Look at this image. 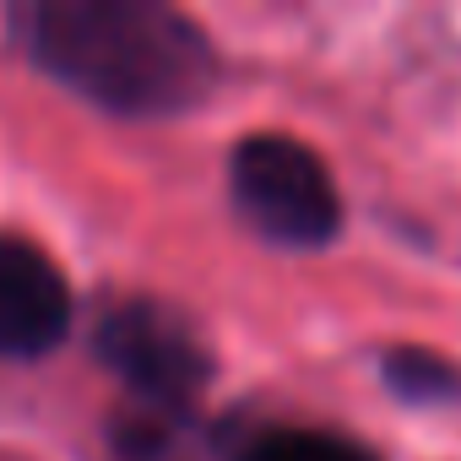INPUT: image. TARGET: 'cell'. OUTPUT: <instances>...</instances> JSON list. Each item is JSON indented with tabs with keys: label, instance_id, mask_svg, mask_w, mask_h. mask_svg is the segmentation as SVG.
Segmentation results:
<instances>
[{
	"label": "cell",
	"instance_id": "obj_1",
	"mask_svg": "<svg viewBox=\"0 0 461 461\" xmlns=\"http://www.w3.org/2000/svg\"><path fill=\"white\" fill-rule=\"evenodd\" d=\"M12 23L44 77L109 114L168 120L217 87L212 39L158 0H33Z\"/></svg>",
	"mask_w": 461,
	"mask_h": 461
},
{
	"label": "cell",
	"instance_id": "obj_2",
	"mask_svg": "<svg viewBox=\"0 0 461 461\" xmlns=\"http://www.w3.org/2000/svg\"><path fill=\"white\" fill-rule=\"evenodd\" d=\"M228 190L245 222L283 250H321L342 234V195L315 147L261 131L245 136L228 163Z\"/></svg>",
	"mask_w": 461,
	"mask_h": 461
},
{
	"label": "cell",
	"instance_id": "obj_3",
	"mask_svg": "<svg viewBox=\"0 0 461 461\" xmlns=\"http://www.w3.org/2000/svg\"><path fill=\"white\" fill-rule=\"evenodd\" d=\"M98 358L125 380L152 423H185L212 380V353L201 331L158 299H125L98 321Z\"/></svg>",
	"mask_w": 461,
	"mask_h": 461
},
{
	"label": "cell",
	"instance_id": "obj_4",
	"mask_svg": "<svg viewBox=\"0 0 461 461\" xmlns=\"http://www.w3.org/2000/svg\"><path fill=\"white\" fill-rule=\"evenodd\" d=\"M71 326V288L60 267L17 234H0V353L44 358Z\"/></svg>",
	"mask_w": 461,
	"mask_h": 461
},
{
	"label": "cell",
	"instance_id": "obj_5",
	"mask_svg": "<svg viewBox=\"0 0 461 461\" xmlns=\"http://www.w3.org/2000/svg\"><path fill=\"white\" fill-rule=\"evenodd\" d=\"M228 461H380L364 439L337 429H299V423H261L250 429Z\"/></svg>",
	"mask_w": 461,
	"mask_h": 461
},
{
	"label": "cell",
	"instance_id": "obj_6",
	"mask_svg": "<svg viewBox=\"0 0 461 461\" xmlns=\"http://www.w3.org/2000/svg\"><path fill=\"white\" fill-rule=\"evenodd\" d=\"M391 396L418 402V407H461V369L429 348H391L380 364Z\"/></svg>",
	"mask_w": 461,
	"mask_h": 461
}]
</instances>
